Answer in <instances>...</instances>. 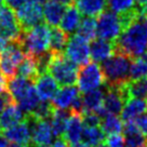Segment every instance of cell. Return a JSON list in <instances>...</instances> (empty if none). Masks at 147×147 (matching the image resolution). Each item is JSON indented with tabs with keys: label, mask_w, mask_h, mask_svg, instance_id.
<instances>
[{
	"label": "cell",
	"mask_w": 147,
	"mask_h": 147,
	"mask_svg": "<svg viewBox=\"0 0 147 147\" xmlns=\"http://www.w3.org/2000/svg\"><path fill=\"white\" fill-rule=\"evenodd\" d=\"M116 51L138 59L147 50V16L138 13L115 41Z\"/></svg>",
	"instance_id": "obj_1"
},
{
	"label": "cell",
	"mask_w": 147,
	"mask_h": 147,
	"mask_svg": "<svg viewBox=\"0 0 147 147\" xmlns=\"http://www.w3.org/2000/svg\"><path fill=\"white\" fill-rule=\"evenodd\" d=\"M131 57L122 52L116 51L107 60L102 62L101 68L105 77L106 86H120L129 81Z\"/></svg>",
	"instance_id": "obj_2"
},
{
	"label": "cell",
	"mask_w": 147,
	"mask_h": 147,
	"mask_svg": "<svg viewBox=\"0 0 147 147\" xmlns=\"http://www.w3.org/2000/svg\"><path fill=\"white\" fill-rule=\"evenodd\" d=\"M50 30L48 24L40 23L22 32L20 41L25 53L37 57L48 52L50 49Z\"/></svg>",
	"instance_id": "obj_3"
},
{
	"label": "cell",
	"mask_w": 147,
	"mask_h": 147,
	"mask_svg": "<svg viewBox=\"0 0 147 147\" xmlns=\"http://www.w3.org/2000/svg\"><path fill=\"white\" fill-rule=\"evenodd\" d=\"M52 60L48 68V73L61 86H74L77 82L78 65L69 61L64 53H52Z\"/></svg>",
	"instance_id": "obj_4"
},
{
	"label": "cell",
	"mask_w": 147,
	"mask_h": 147,
	"mask_svg": "<svg viewBox=\"0 0 147 147\" xmlns=\"http://www.w3.org/2000/svg\"><path fill=\"white\" fill-rule=\"evenodd\" d=\"M25 51L20 40L9 41L8 46L0 54V71L7 79H12L18 73V68L25 57Z\"/></svg>",
	"instance_id": "obj_5"
},
{
	"label": "cell",
	"mask_w": 147,
	"mask_h": 147,
	"mask_svg": "<svg viewBox=\"0 0 147 147\" xmlns=\"http://www.w3.org/2000/svg\"><path fill=\"white\" fill-rule=\"evenodd\" d=\"M124 29V24L119 14L111 11L102 12L96 20V36L108 41H116Z\"/></svg>",
	"instance_id": "obj_6"
},
{
	"label": "cell",
	"mask_w": 147,
	"mask_h": 147,
	"mask_svg": "<svg viewBox=\"0 0 147 147\" xmlns=\"http://www.w3.org/2000/svg\"><path fill=\"white\" fill-rule=\"evenodd\" d=\"M77 84L78 89L83 93L103 87V84H105V77L101 66L94 62L83 65L78 71Z\"/></svg>",
	"instance_id": "obj_7"
},
{
	"label": "cell",
	"mask_w": 147,
	"mask_h": 147,
	"mask_svg": "<svg viewBox=\"0 0 147 147\" xmlns=\"http://www.w3.org/2000/svg\"><path fill=\"white\" fill-rule=\"evenodd\" d=\"M129 100L130 97L125 89V83L120 86H105L103 107L107 114L120 115Z\"/></svg>",
	"instance_id": "obj_8"
},
{
	"label": "cell",
	"mask_w": 147,
	"mask_h": 147,
	"mask_svg": "<svg viewBox=\"0 0 147 147\" xmlns=\"http://www.w3.org/2000/svg\"><path fill=\"white\" fill-rule=\"evenodd\" d=\"M15 14L23 32L40 24L43 18L42 5L36 0H28L27 2L16 9Z\"/></svg>",
	"instance_id": "obj_9"
},
{
	"label": "cell",
	"mask_w": 147,
	"mask_h": 147,
	"mask_svg": "<svg viewBox=\"0 0 147 147\" xmlns=\"http://www.w3.org/2000/svg\"><path fill=\"white\" fill-rule=\"evenodd\" d=\"M22 32L23 30L13 9L9 5H0V35L8 41H15L20 40Z\"/></svg>",
	"instance_id": "obj_10"
},
{
	"label": "cell",
	"mask_w": 147,
	"mask_h": 147,
	"mask_svg": "<svg viewBox=\"0 0 147 147\" xmlns=\"http://www.w3.org/2000/svg\"><path fill=\"white\" fill-rule=\"evenodd\" d=\"M64 55L76 65H86L90 61V45L78 35H74L68 39L65 47Z\"/></svg>",
	"instance_id": "obj_11"
},
{
	"label": "cell",
	"mask_w": 147,
	"mask_h": 147,
	"mask_svg": "<svg viewBox=\"0 0 147 147\" xmlns=\"http://www.w3.org/2000/svg\"><path fill=\"white\" fill-rule=\"evenodd\" d=\"M26 119L30 129L32 143L37 145H49L54 138L50 119H37L32 115L26 116Z\"/></svg>",
	"instance_id": "obj_12"
},
{
	"label": "cell",
	"mask_w": 147,
	"mask_h": 147,
	"mask_svg": "<svg viewBox=\"0 0 147 147\" xmlns=\"http://www.w3.org/2000/svg\"><path fill=\"white\" fill-rule=\"evenodd\" d=\"M104 94H105V88L104 89L98 88L95 90L84 92L83 95L81 96L84 111H93V113L97 114L101 118H103L107 114L105 108L103 107Z\"/></svg>",
	"instance_id": "obj_13"
},
{
	"label": "cell",
	"mask_w": 147,
	"mask_h": 147,
	"mask_svg": "<svg viewBox=\"0 0 147 147\" xmlns=\"http://www.w3.org/2000/svg\"><path fill=\"white\" fill-rule=\"evenodd\" d=\"M1 132H2V136L10 143L28 145L32 142L30 129H29V124H28L26 118L23 121H21L20 123L15 124L13 127L7 129L5 131H1Z\"/></svg>",
	"instance_id": "obj_14"
},
{
	"label": "cell",
	"mask_w": 147,
	"mask_h": 147,
	"mask_svg": "<svg viewBox=\"0 0 147 147\" xmlns=\"http://www.w3.org/2000/svg\"><path fill=\"white\" fill-rule=\"evenodd\" d=\"M116 52V46L113 41L104 39H93L90 45V59L94 63H102Z\"/></svg>",
	"instance_id": "obj_15"
},
{
	"label": "cell",
	"mask_w": 147,
	"mask_h": 147,
	"mask_svg": "<svg viewBox=\"0 0 147 147\" xmlns=\"http://www.w3.org/2000/svg\"><path fill=\"white\" fill-rule=\"evenodd\" d=\"M79 96V89L75 86H65L59 89L51 104L55 109H70L75 100Z\"/></svg>",
	"instance_id": "obj_16"
},
{
	"label": "cell",
	"mask_w": 147,
	"mask_h": 147,
	"mask_svg": "<svg viewBox=\"0 0 147 147\" xmlns=\"http://www.w3.org/2000/svg\"><path fill=\"white\" fill-rule=\"evenodd\" d=\"M36 89L39 96L42 101H50L52 100L56 92L59 91V83L49 73L39 75L36 79Z\"/></svg>",
	"instance_id": "obj_17"
},
{
	"label": "cell",
	"mask_w": 147,
	"mask_h": 147,
	"mask_svg": "<svg viewBox=\"0 0 147 147\" xmlns=\"http://www.w3.org/2000/svg\"><path fill=\"white\" fill-rule=\"evenodd\" d=\"M83 121L82 117L80 114L71 113L70 117L67 120L66 129H65L64 138L66 142L68 143V145H73L81 141V135L83 131Z\"/></svg>",
	"instance_id": "obj_18"
},
{
	"label": "cell",
	"mask_w": 147,
	"mask_h": 147,
	"mask_svg": "<svg viewBox=\"0 0 147 147\" xmlns=\"http://www.w3.org/2000/svg\"><path fill=\"white\" fill-rule=\"evenodd\" d=\"M26 118L24 113L20 109L18 104L13 102L1 111L0 115V131H5L7 129L20 123Z\"/></svg>",
	"instance_id": "obj_19"
},
{
	"label": "cell",
	"mask_w": 147,
	"mask_h": 147,
	"mask_svg": "<svg viewBox=\"0 0 147 147\" xmlns=\"http://www.w3.org/2000/svg\"><path fill=\"white\" fill-rule=\"evenodd\" d=\"M65 10H66L65 5L57 2L56 0H47L45 5L42 7L43 18L46 20L49 26L56 27L57 25H60Z\"/></svg>",
	"instance_id": "obj_20"
},
{
	"label": "cell",
	"mask_w": 147,
	"mask_h": 147,
	"mask_svg": "<svg viewBox=\"0 0 147 147\" xmlns=\"http://www.w3.org/2000/svg\"><path fill=\"white\" fill-rule=\"evenodd\" d=\"M123 138L125 147H142L147 143L146 138L140 131L134 121H127L123 124Z\"/></svg>",
	"instance_id": "obj_21"
},
{
	"label": "cell",
	"mask_w": 147,
	"mask_h": 147,
	"mask_svg": "<svg viewBox=\"0 0 147 147\" xmlns=\"http://www.w3.org/2000/svg\"><path fill=\"white\" fill-rule=\"evenodd\" d=\"M147 113V101L143 98H130L121 111L122 121H133L138 116Z\"/></svg>",
	"instance_id": "obj_22"
},
{
	"label": "cell",
	"mask_w": 147,
	"mask_h": 147,
	"mask_svg": "<svg viewBox=\"0 0 147 147\" xmlns=\"http://www.w3.org/2000/svg\"><path fill=\"white\" fill-rule=\"evenodd\" d=\"M81 22V13L75 5H68L61 20V29L64 30L67 35H70L77 30L79 24Z\"/></svg>",
	"instance_id": "obj_23"
},
{
	"label": "cell",
	"mask_w": 147,
	"mask_h": 147,
	"mask_svg": "<svg viewBox=\"0 0 147 147\" xmlns=\"http://www.w3.org/2000/svg\"><path fill=\"white\" fill-rule=\"evenodd\" d=\"M16 74L20 77L30 80L35 83L36 79L39 77V70H38L36 57L32 56V55H25L24 60L22 61V63L18 66Z\"/></svg>",
	"instance_id": "obj_24"
},
{
	"label": "cell",
	"mask_w": 147,
	"mask_h": 147,
	"mask_svg": "<svg viewBox=\"0 0 147 147\" xmlns=\"http://www.w3.org/2000/svg\"><path fill=\"white\" fill-rule=\"evenodd\" d=\"M77 8L84 16H98L105 11L106 0H77Z\"/></svg>",
	"instance_id": "obj_25"
},
{
	"label": "cell",
	"mask_w": 147,
	"mask_h": 147,
	"mask_svg": "<svg viewBox=\"0 0 147 147\" xmlns=\"http://www.w3.org/2000/svg\"><path fill=\"white\" fill-rule=\"evenodd\" d=\"M70 114H71V111L69 109H55L54 108L50 118L51 127L53 130L54 136L61 138L64 135L67 120L70 117Z\"/></svg>",
	"instance_id": "obj_26"
},
{
	"label": "cell",
	"mask_w": 147,
	"mask_h": 147,
	"mask_svg": "<svg viewBox=\"0 0 147 147\" xmlns=\"http://www.w3.org/2000/svg\"><path fill=\"white\" fill-rule=\"evenodd\" d=\"M40 101H41V98H40L38 92H37L36 87L34 84H32L27 90V92L24 94V96L18 102V106L24 113V115L27 116L30 115L35 110L37 105L40 103Z\"/></svg>",
	"instance_id": "obj_27"
},
{
	"label": "cell",
	"mask_w": 147,
	"mask_h": 147,
	"mask_svg": "<svg viewBox=\"0 0 147 147\" xmlns=\"http://www.w3.org/2000/svg\"><path fill=\"white\" fill-rule=\"evenodd\" d=\"M32 84H34L32 81L18 76V77H14V78L10 79L7 89L10 92L11 96L13 97L14 102L18 103L24 96V94L27 92V90L29 89V87Z\"/></svg>",
	"instance_id": "obj_28"
},
{
	"label": "cell",
	"mask_w": 147,
	"mask_h": 147,
	"mask_svg": "<svg viewBox=\"0 0 147 147\" xmlns=\"http://www.w3.org/2000/svg\"><path fill=\"white\" fill-rule=\"evenodd\" d=\"M106 140V134L101 127H83L81 142L88 147H94Z\"/></svg>",
	"instance_id": "obj_29"
},
{
	"label": "cell",
	"mask_w": 147,
	"mask_h": 147,
	"mask_svg": "<svg viewBox=\"0 0 147 147\" xmlns=\"http://www.w3.org/2000/svg\"><path fill=\"white\" fill-rule=\"evenodd\" d=\"M68 35L61 28L53 27L50 30V49L52 53H64L68 41Z\"/></svg>",
	"instance_id": "obj_30"
},
{
	"label": "cell",
	"mask_w": 147,
	"mask_h": 147,
	"mask_svg": "<svg viewBox=\"0 0 147 147\" xmlns=\"http://www.w3.org/2000/svg\"><path fill=\"white\" fill-rule=\"evenodd\" d=\"M76 35L86 39L87 41L93 40L96 36V20L92 16H84L81 18L78 28L76 30Z\"/></svg>",
	"instance_id": "obj_31"
},
{
	"label": "cell",
	"mask_w": 147,
	"mask_h": 147,
	"mask_svg": "<svg viewBox=\"0 0 147 147\" xmlns=\"http://www.w3.org/2000/svg\"><path fill=\"white\" fill-rule=\"evenodd\" d=\"M100 127L104 131V133L110 135V134L120 133L123 129V123H122V119L119 118L118 116L106 114L102 118Z\"/></svg>",
	"instance_id": "obj_32"
},
{
	"label": "cell",
	"mask_w": 147,
	"mask_h": 147,
	"mask_svg": "<svg viewBox=\"0 0 147 147\" xmlns=\"http://www.w3.org/2000/svg\"><path fill=\"white\" fill-rule=\"evenodd\" d=\"M125 89L130 98H143L147 97V78L129 80L125 83Z\"/></svg>",
	"instance_id": "obj_33"
},
{
	"label": "cell",
	"mask_w": 147,
	"mask_h": 147,
	"mask_svg": "<svg viewBox=\"0 0 147 147\" xmlns=\"http://www.w3.org/2000/svg\"><path fill=\"white\" fill-rule=\"evenodd\" d=\"M106 2L111 12L119 15L138 11L134 0H106Z\"/></svg>",
	"instance_id": "obj_34"
},
{
	"label": "cell",
	"mask_w": 147,
	"mask_h": 147,
	"mask_svg": "<svg viewBox=\"0 0 147 147\" xmlns=\"http://www.w3.org/2000/svg\"><path fill=\"white\" fill-rule=\"evenodd\" d=\"M142 78H147V62L138 57L131 62L129 80H138Z\"/></svg>",
	"instance_id": "obj_35"
},
{
	"label": "cell",
	"mask_w": 147,
	"mask_h": 147,
	"mask_svg": "<svg viewBox=\"0 0 147 147\" xmlns=\"http://www.w3.org/2000/svg\"><path fill=\"white\" fill-rule=\"evenodd\" d=\"M53 110H54V107L51 104V101H42L41 100L30 115L34 116L37 119H50Z\"/></svg>",
	"instance_id": "obj_36"
},
{
	"label": "cell",
	"mask_w": 147,
	"mask_h": 147,
	"mask_svg": "<svg viewBox=\"0 0 147 147\" xmlns=\"http://www.w3.org/2000/svg\"><path fill=\"white\" fill-rule=\"evenodd\" d=\"M81 117L84 127H100L101 124L102 118L93 111H84Z\"/></svg>",
	"instance_id": "obj_37"
},
{
	"label": "cell",
	"mask_w": 147,
	"mask_h": 147,
	"mask_svg": "<svg viewBox=\"0 0 147 147\" xmlns=\"http://www.w3.org/2000/svg\"><path fill=\"white\" fill-rule=\"evenodd\" d=\"M106 144L108 147H125L123 135L120 133L110 134L106 138Z\"/></svg>",
	"instance_id": "obj_38"
},
{
	"label": "cell",
	"mask_w": 147,
	"mask_h": 147,
	"mask_svg": "<svg viewBox=\"0 0 147 147\" xmlns=\"http://www.w3.org/2000/svg\"><path fill=\"white\" fill-rule=\"evenodd\" d=\"M133 121L135 122L136 127L140 129V131L144 134V136L146 138V141H147V113L138 116V118H135Z\"/></svg>",
	"instance_id": "obj_39"
},
{
	"label": "cell",
	"mask_w": 147,
	"mask_h": 147,
	"mask_svg": "<svg viewBox=\"0 0 147 147\" xmlns=\"http://www.w3.org/2000/svg\"><path fill=\"white\" fill-rule=\"evenodd\" d=\"M5 2L8 3V5H9L11 9H18L21 5H23L25 2H27L28 0H5Z\"/></svg>",
	"instance_id": "obj_40"
},
{
	"label": "cell",
	"mask_w": 147,
	"mask_h": 147,
	"mask_svg": "<svg viewBox=\"0 0 147 147\" xmlns=\"http://www.w3.org/2000/svg\"><path fill=\"white\" fill-rule=\"evenodd\" d=\"M52 147H69V145L68 143L66 142V140L63 136H61V138H57L53 142Z\"/></svg>",
	"instance_id": "obj_41"
},
{
	"label": "cell",
	"mask_w": 147,
	"mask_h": 147,
	"mask_svg": "<svg viewBox=\"0 0 147 147\" xmlns=\"http://www.w3.org/2000/svg\"><path fill=\"white\" fill-rule=\"evenodd\" d=\"M8 88V82H7V78L3 76V74L0 71V93L7 90Z\"/></svg>",
	"instance_id": "obj_42"
},
{
	"label": "cell",
	"mask_w": 147,
	"mask_h": 147,
	"mask_svg": "<svg viewBox=\"0 0 147 147\" xmlns=\"http://www.w3.org/2000/svg\"><path fill=\"white\" fill-rule=\"evenodd\" d=\"M8 43H9V41L5 39V37H2L1 35H0V54H1L2 51L5 49V47L8 46Z\"/></svg>",
	"instance_id": "obj_43"
},
{
	"label": "cell",
	"mask_w": 147,
	"mask_h": 147,
	"mask_svg": "<svg viewBox=\"0 0 147 147\" xmlns=\"http://www.w3.org/2000/svg\"><path fill=\"white\" fill-rule=\"evenodd\" d=\"M134 2H135V5H136L138 12V10L141 9L142 7H144L145 5H147V0H134Z\"/></svg>",
	"instance_id": "obj_44"
},
{
	"label": "cell",
	"mask_w": 147,
	"mask_h": 147,
	"mask_svg": "<svg viewBox=\"0 0 147 147\" xmlns=\"http://www.w3.org/2000/svg\"><path fill=\"white\" fill-rule=\"evenodd\" d=\"M56 1L64 5H71L75 3V0H56Z\"/></svg>",
	"instance_id": "obj_45"
},
{
	"label": "cell",
	"mask_w": 147,
	"mask_h": 147,
	"mask_svg": "<svg viewBox=\"0 0 147 147\" xmlns=\"http://www.w3.org/2000/svg\"><path fill=\"white\" fill-rule=\"evenodd\" d=\"M8 141L3 136H0V147H8Z\"/></svg>",
	"instance_id": "obj_46"
},
{
	"label": "cell",
	"mask_w": 147,
	"mask_h": 147,
	"mask_svg": "<svg viewBox=\"0 0 147 147\" xmlns=\"http://www.w3.org/2000/svg\"><path fill=\"white\" fill-rule=\"evenodd\" d=\"M8 147H28V145H23V144H18V143H10Z\"/></svg>",
	"instance_id": "obj_47"
},
{
	"label": "cell",
	"mask_w": 147,
	"mask_h": 147,
	"mask_svg": "<svg viewBox=\"0 0 147 147\" xmlns=\"http://www.w3.org/2000/svg\"><path fill=\"white\" fill-rule=\"evenodd\" d=\"M28 147H50L49 145H37V144H34V143H29L28 144Z\"/></svg>",
	"instance_id": "obj_48"
},
{
	"label": "cell",
	"mask_w": 147,
	"mask_h": 147,
	"mask_svg": "<svg viewBox=\"0 0 147 147\" xmlns=\"http://www.w3.org/2000/svg\"><path fill=\"white\" fill-rule=\"evenodd\" d=\"M94 147H108V145L103 142V143H100L98 145H96V146H94Z\"/></svg>",
	"instance_id": "obj_49"
},
{
	"label": "cell",
	"mask_w": 147,
	"mask_h": 147,
	"mask_svg": "<svg viewBox=\"0 0 147 147\" xmlns=\"http://www.w3.org/2000/svg\"><path fill=\"white\" fill-rule=\"evenodd\" d=\"M143 60L145 61V62H147V50L144 52V54H143Z\"/></svg>",
	"instance_id": "obj_50"
},
{
	"label": "cell",
	"mask_w": 147,
	"mask_h": 147,
	"mask_svg": "<svg viewBox=\"0 0 147 147\" xmlns=\"http://www.w3.org/2000/svg\"><path fill=\"white\" fill-rule=\"evenodd\" d=\"M5 5V0H0V5Z\"/></svg>",
	"instance_id": "obj_51"
},
{
	"label": "cell",
	"mask_w": 147,
	"mask_h": 147,
	"mask_svg": "<svg viewBox=\"0 0 147 147\" xmlns=\"http://www.w3.org/2000/svg\"><path fill=\"white\" fill-rule=\"evenodd\" d=\"M36 1H38V2H40V3H41V2H43V1H47V0H36Z\"/></svg>",
	"instance_id": "obj_52"
},
{
	"label": "cell",
	"mask_w": 147,
	"mask_h": 147,
	"mask_svg": "<svg viewBox=\"0 0 147 147\" xmlns=\"http://www.w3.org/2000/svg\"><path fill=\"white\" fill-rule=\"evenodd\" d=\"M142 147H147V143L145 144V145H144V146H142Z\"/></svg>",
	"instance_id": "obj_53"
},
{
	"label": "cell",
	"mask_w": 147,
	"mask_h": 147,
	"mask_svg": "<svg viewBox=\"0 0 147 147\" xmlns=\"http://www.w3.org/2000/svg\"><path fill=\"white\" fill-rule=\"evenodd\" d=\"M0 114H1V113H0Z\"/></svg>",
	"instance_id": "obj_54"
},
{
	"label": "cell",
	"mask_w": 147,
	"mask_h": 147,
	"mask_svg": "<svg viewBox=\"0 0 147 147\" xmlns=\"http://www.w3.org/2000/svg\"><path fill=\"white\" fill-rule=\"evenodd\" d=\"M0 132H1V131H0Z\"/></svg>",
	"instance_id": "obj_55"
}]
</instances>
